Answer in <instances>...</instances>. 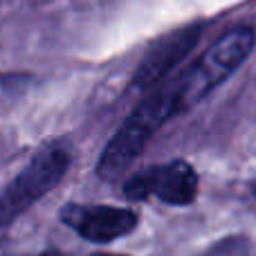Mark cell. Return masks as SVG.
<instances>
[{"instance_id": "7", "label": "cell", "mask_w": 256, "mask_h": 256, "mask_svg": "<svg viewBox=\"0 0 256 256\" xmlns=\"http://www.w3.org/2000/svg\"><path fill=\"white\" fill-rule=\"evenodd\" d=\"M92 256H122V254H92Z\"/></svg>"}, {"instance_id": "4", "label": "cell", "mask_w": 256, "mask_h": 256, "mask_svg": "<svg viewBox=\"0 0 256 256\" xmlns=\"http://www.w3.org/2000/svg\"><path fill=\"white\" fill-rule=\"evenodd\" d=\"M198 194V173L184 160H171L135 173L124 184L128 200L158 198L166 204H189Z\"/></svg>"}, {"instance_id": "2", "label": "cell", "mask_w": 256, "mask_h": 256, "mask_svg": "<svg viewBox=\"0 0 256 256\" xmlns=\"http://www.w3.org/2000/svg\"><path fill=\"white\" fill-rule=\"evenodd\" d=\"M176 102H173L171 88L164 86L150 92L135 110L128 115V120L120 126V130L110 137L102 158L97 162V173L102 180H115L142 155L148 140L166 124L171 117H176Z\"/></svg>"}, {"instance_id": "5", "label": "cell", "mask_w": 256, "mask_h": 256, "mask_svg": "<svg viewBox=\"0 0 256 256\" xmlns=\"http://www.w3.org/2000/svg\"><path fill=\"white\" fill-rule=\"evenodd\" d=\"M61 220L90 243H110L130 234L137 225L135 212L106 204H68L61 212Z\"/></svg>"}, {"instance_id": "6", "label": "cell", "mask_w": 256, "mask_h": 256, "mask_svg": "<svg viewBox=\"0 0 256 256\" xmlns=\"http://www.w3.org/2000/svg\"><path fill=\"white\" fill-rule=\"evenodd\" d=\"M200 32H202V27L196 22V25H186L182 30H176L171 34L162 36L160 40H155L150 45V50L146 52V56L142 58L140 68L135 72V79H132V86L144 90L155 86L158 81H162L196 48Z\"/></svg>"}, {"instance_id": "1", "label": "cell", "mask_w": 256, "mask_h": 256, "mask_svg": "<svg viewBox=\"0 0 256 256\" xmlns=\"http://www.w3.org/2000/svg\"><path fill=\"white\" fill-rule=\"evenodd\" d=\"M256 34L252 27H234L216 40L186 72L168 84L176 99V112H186L200 104L216 86H220L254 50Z\"/></svg>"}, {"instance_id": "3", "label": "cell", "mask_w": 256, "mask_h": 256, "mask_svg": "<svg viewBox=\"0 0 256 256\" xmlns=\"http://www.w3.org/2000/svg\"><path fill=\"white\" fill-rule=\"evenodd\" d=\"M70 166V153L63 146H45L0 194V227H9L18 216L38 202L63 180Z\"/></svg>"}]
</instances>
